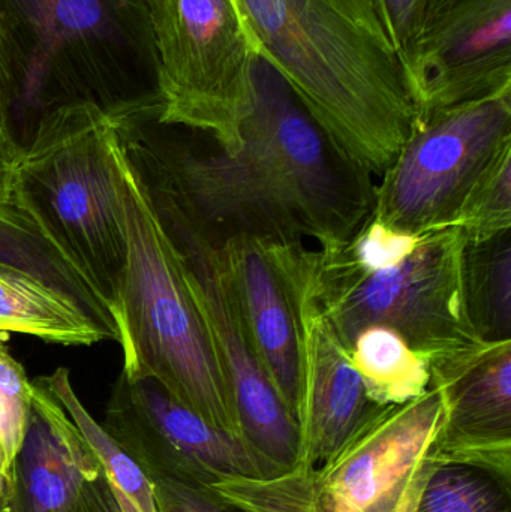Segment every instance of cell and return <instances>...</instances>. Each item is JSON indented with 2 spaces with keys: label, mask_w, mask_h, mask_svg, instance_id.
I'll use <instances>...</instances> for the list:
<instances>
[{
  "label": "cell",
  "mask_w": 511,
  "mask_h": 512,
  "mask_svg": "<svg viewBox=\"0 0 511 512\" xmlns=\"http://www.w3.org/2000/svg\"><path fill=\"white\" fill-rule=\"evenodd\" d=\"M0 334V512L11 510L15 459L32 411L33 385Z\"/></svg>",
  "instance_id": "7402d4cb"
},
{
  "label": "cell",
  "mask_w": 511,
  "mask_h": 512,
  "mask_svg": "<svg viewBox=\"0 0 511 512\" xmlns=\"http://www.w3.org/2000/svg\"><path fill=\"white\" fill-rule=\"evenodd\" d=\"M465 304L483 342L511 340V230L483 242H465Z\"/></svg>",
  "instance_id": "ffe728a7"
},
{
  "label": "cell",
  "mask_w": 511,
  "mask_h": 512,
  "mask_svg": "<svg viewBox=\"0 0 511 512\" xmlns=\"http://www.w3.org/2000/svg\"><path fill=\"white\" fill-rule=\"evenodd\" d=\"M126 228V264L117 310L123 375L152 379L207 423L239 436L224 370L189 280L188 265L165 225L122 134L113 146Z\"/></svg>",
  "instance_id": "277c9868"
},
{
  "label": "cell",
  "mask_w": 511,
  "mask_h": 512,
  "mask_svg": "<svg viewBox=\"0 0 511 512\" xmlns=\"http://www.w3.org/2000/svg\"><path fill=\"white\" fill-rule=\"evenodd\" d=\"M21 54L14 123L92 102L122 123L158 117V60L146 0H3Z\"/></svg>",
  "instance_id": "5b68a950"
},
{
  "label": "cell",
  "mask_w": 511,
  "mask_h": 512,
  "mask_svg": "<svg viewBox=\"0 0 511 512\" xmlns=\"http://www.w3.org/2000/svg\"><path fill=\"white\" fill-rule=\"evenodd\" d=\"M380 3L390 38L401 56L416 33L425 0H380Z\"/></svg>",
  "instance_id": "484cf974"
},
{
  "label": "cell",
  "mask_w": 511,
  "mask_h": 512,
  "mask_svg": "<svg viewBox=\"0 0 511 512\" xmlns=\"http://www.w3.org/2000/svg\"><path fill=\"white\" fill-rule=\"evenodd\" d=\"M20 84V47L8 9L3 0H0V135L14 144H20L14 134V116Z\"/></svg>",
  "instance_id": "cb8c5ba5"
},
{
  "label": "cell",
  "mask_w": 511,
  "mask_h": 512,
  "mask_svg": "<svg viewBox=\"0 0 511 512\" xmlns=\"http://www.w3.org/2000/svg\"><path fill=\"white\" fill-rule=\"evenodd\" d=\"M9 333L68 346L114 339L72 292L32 271L0 261V334Z\"/></svg>",
  "instance_id": "e0dca14e"
},
{
  "label": "cell",
  "mask_w": 511,
  "mask_h": 512,
  "mask_svg": "<svg viewBox=\"0 0 511 512\" xmlns=\"http://www.w3.org/2000/svg\"><path fill=\"white\" fill-rule=\"evenodd\" d=\"M240 140L231 153L188 144L153 153L159 191L216 248L246 237L275 245L309 239L332 251L374 210V176L330 140L260 54Z\"/></svg>",
  "instance_id": "6da1fadb"
},
{
  "label": "cell",
  "mask_w": 511,
  "mask_h": 512,
  "mask_svg": "<svg viewBox=\"0 0 511 512\" xmlns=\"http://www.w3.org/2000/svg\"><path fill=\"white\" fill-rule=\"evenodd\" d=\"M32 411L15 459L9 512H65L101 466L56 397L35 379Z\"/></svg>",
  "instance_id": "2e32d148"
},
{
  "label": "cell",
  "mask_w": 511,
  "mask_h": 512,
  "mask_svg": "<svg viewBox=\"0 0 511 512\" xmlns=\"http://www.w3.org/2000/svg\"><path fill=\"white\" fill-rule=\"evenodd\" d=\"M65 512H125L104 474L86 481Z\"/></svg>",
  "instance_id": "4316f807"
},
{
  "label": "cell",
  "mask_w": 511,
  "mask_h": 512,
  "mask_svg": "<svg viewBox=\"0 0 511 512\" xmlns=\"http://www.w3.org/2000/svg\"><path fill=\"white\" fill-rule=\"evenodd\" d=\"M273 246L290 282L299 328V465L317 469L381 406L366 393L348 349L315 297L311 249L305 242Z\"/></svg>",
  "instance_id": "4fadbf2b"
},
{
  "label": "cell",
  "mask_w": 511,
  "mask_h": 512,
  "mask_svg": "<svg viewBox=\"0 0 511 512\" xmlns=\"http://www.w3.org/2000/svg\"><path fill=\"white\" fill-rule=\"evenodd\" d=\"M161 512H243L219 498L209 487L170 478H152Z\"/></svg>",
  "instance_id": "d4e9b609"
},
{
  "label": "cell",
  "mask_w": 511,
  "mask_h": 512,
  "mask_svg": "<svg viewBox=\"0 0 511 512\" xmlns=\"http://www.w3.org/2000/svg\"><path fill=\"white\" fill-rule=\"evenodd\" d=\"M348 355L366 393L380 406L399 405L431 387V363L414 351L401 334L369 325L354 336Z\"/></svg>",
  "instance_id": "ac0fdd59"
},
{
  "label": "cell",
  "mask_w": 511,
  "mask_h": 512,
  "mask_svg": "<svg viewBox=\"0 0 511 512\" xmlns=\"http://www.w3.org/2000/svg\"><path fill=\"white\" fill-rule=\"evenodd\" d=\"M18 152H20V144L9 143L0 135V171L11 173Z\"/></svg>",
  "instance_id": "83f0119b"
},
{
  "label": "cell",
  "mask_w": 511,
  "mask_h": 512,
  "mask_svg": "<svg viewBox=\"0 0 511 512\" xmlns=\"http://www.w3.org/2000/svg\"><path fill=\"white\" fill-rule=\"evenodd\" d=\"M456 227L426 231L399 264L354 273L327 264L311 249L315 297L345 348L369 325L392 328L431 367L482 346L465 304L462 256Z\"/></svg>",
  "instance_id": "8992f818"
},
{
  "label": "cell",
  "mask_w": 511,
  "mask_h": 512,
  "mask_svg": "<svg viewBox=\"0 0 511 512\" xmlns=\"http://www.w3.org/2000/svg\"><path fill=\"white\" fill-rule=\"evenodd\" d=\"M153 197L185 256L192 291L233 396L240 438L285 474L300 462L299 421L258 363L221 251L201 236L170 195L158 191Z\"/></svg>",
  "instance_id": "30bf717a"
},
{
  "label": "cell",
  "mask_w": 511,
  "mask_h": 512,
  "mask_svg": "<svg viewBox=\"0 0 511 512\" xmlns=\"http://www.w3.org/2000/svg\"><path fill=\"white\" fill-rule=\"evenodd\" d=\"M455 227L468 243L483 242L511 230V147L503 150L483 174Z\"/></svg>",
  "instance_id": "603a6c76"
},
{
  "label": "cell",
  "mask_w": 511,
  "mask_h": 512,
  "mask_svg": "<svg viewBox=\"0 0 511 512\" xmlns=\"http://www.w3.org/2000/svg\"><path fill=\"white\" fill-rule=\"evenodd\" d=\"M9 180H11V173L0 171V228L6 227V219H8Z\"/></svg>",
  "instance_id": "f1b7e54d"
},
{
  "label": "cell",
  "mask_w": 511,
  "mask_h": 512,
  "mask_svg": "<svg viewBox=\"0 0 511 512\" xmlns=\"http://www.w3.org/2000/svg\"><path fill=\"white\" fill-rule=\"evenodd\" d=\"M158 60V122L231 153L251 107L257 44L237 0H146Z\"/></svg>",
  "instance_id": "52a82bcc"
},
{
  "label": "cell",
  "mask_w": 511,
  "mask_h": 512,
  "mask_svg": "<svg viewBox=\"0 0 511 512\" xmlns=\"http://www.w3.org/2000/svg\"><path fill=\"white\" fill-rule=\"evenodd\" d=\"M401 63L419 114L511 93V0H425Z\"/></svg>",
  "instance_id": "7c38bea8"
},
{
  "label": "cell",
  "mask_w": 511,
  "mask_h": 512,
  "mask_svg": "<svg viewBox=\"0 0 511 512\" xmlns=\"http://www.w3.org/2000/svg\"><path fill=\"white\" fill-rule=\"evenodd\" d=\"M104 429L150 478L212 487L228 478L282 475L242 438L207 423L152 379L120 375Z\"/></svg>",
  "instance_id": "8fae6325"
},
{
  "label": "cell",
  "mask_w": 511,
  "mask_h": 512,
  "mask_svg": "<svg viewBox=\"0 0 511 512\" xmlns=\"http://www.w3.org/2000/svg\"><path fill=\"white\" fill-rule=\"evenodd\" d=\"M511 147V93L419 114L375 188L372 215L408 234L455 227L471 192Z\"/></svg>",
  "instance_id": "ba28073f"
},
{
  "label": "cell",
  "mask_w": 511,
  "mask_h": 512,
  "mask_svg": "<svg viewBox=\"0 0 511 512\" xmlns=\"http://www.w3.org/2000/svg\"><path fill=\"white\" fill-rule=\"evenodd\" d=\"M443 388L381 406L347 444L311 472L312 512H416L440 463Z\"/></svg>",
  "instance_id": "9c48e42d"
},
{
  "label": "cell",
  "mask_w": 511,
  "mask_h": 512,
  "mask_svg": "<svg viewBox=\"0 0 511 512\" xmlns=\"http://www.w3.org/2000/svg\"><path fill=\"white\" fill-rule=\"evenodd\" d=\"M123 129L92 102L41 114L12 167L5 227L38 243L116 340L126 228L113 146Z\"/></svg>",
  "instance_id": "3957f363"
},
{
  "label": "cell",
  "mask_w": 511,
  "mask_h": 512,
  "mask_svg": "<svg viewBox=\"0 0 511 512\" xmlns=\"http://www.w3.org/2000/svg\"><path fill=\"white\" fill-rule=\"evenodd\" d=\"M431 373L446 397L440 462L511 475V340L483 343Z\"/></svg>",
  "instance_id": "5bb4252c"
},
{
  "label": "cell",
  "mask_w": 511,
  "mask_h": 512,
  "mask_svg": "<svg viewBox=\"0 0 511 512\" xmlns=\"http://www.w3.org/2000/svg\"><path fill=\"white\" fill-rule=\"evenodd\" d=\"M258 53L330 140L383 176L419 119L380 0H237Z\"/></svg>",
  "instance_id": "7a4b0ae2"
},
{
  "label": "cell",
  "mask_w": 511,
  "mask_h": 512,
  "mask_svg": "<svg viewBox=\"0 0 511 512\" xmlns=\"http://www.w3.org/2000/svg\"><path fill=\"white\" fill-rule=\"evenodd\" d=\"M39 382L56 397L86 439L122 510L161 512L152 478L84 408L72 387L69 370L59 367Z\"/></svg>",
  "instance_id": "d6986e66"
},
{
  "label": "cell",
  "mask_w": 511,
  "mask_h": 512,
  "mask_svg": "<svg viewBox=\"0 0 511 512\" xmlns=\"http://www.w3.org/2000/svg\"><path fill=\"white\" fill-rule=\"evenodd\" d=\"M219 251L258 363L299 421V328L290 282L275 246L239 237L219 246Z\"/></svg>",
  "instance_id": "9a60e30c"
},
{
  "label": "cell",
  "mask_w": 511,
  "mask_h": 512,
  "mask_svg": "<svg viewBox=\"0 0 511 512\" xmlns=\"http://www.w3.org/2000/svg\"><path fill=\"white\" fill-rule=\"evenodd\" d=\"M416 512H511V475L470 463L440 462Z\"/></svg>",
  "instance_id": "44dd1931"
}]
</instances>
